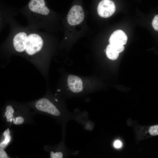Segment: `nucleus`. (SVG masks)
Returning <instances> with one entry per match:
<instances>
[{"label": "nucleus", "mask_w": 158, "mask_h": 158, "mask_svg": "<svg viewBox=\"0 0 158 158\" xmlns=\"http://www.w3.org/2000/svg\"><path fill=\"white\" fill-rule=\"evenodd\" d=\"M14 10L3 12L0 24L8 25V35L0 46L1 65L5 67L13 55L20 56L32 64L47 80L51 54V38L47 32L24 26L18 23Z\"/></svg>", "instance_id": "f257e3e1"}, {"label": "nucleus", "mask_w": 158, "mask_h": 158, "mask_svg": "<svg viewBox=\"0 0 158 158\" xmlns=\"http://www.w3.org/2000/svg\"><path fill=\"white\" fill-rule=\"evenodd\" d=\"M17 12L25 17L29 27L47 32L51 30L53 13L47 6L45 0H30Z\"/></svg>", "instance_id": "f03ea898"}, {"label": "nucleus", "mask_w": 158, "mask_h": 158, "mask_svg": "<svg viewBox=\"0 0 158 158\" xmlns=\"http://www.w3.org/2000/svg\"><path fill=\"white\" fill-rule=\"evenodd\" d=\"M36 108L39 111L47 112L56 116H59L60 113L55 106L48 98H41L35 103Z\"/></svg>", "instance_id": "7ed1b4c3"}, {"label": "nucleus", "mask_w": 158, "mask_h": 158, "mask_svg": "<svg viewBox=\"0 0 158 158\" xmlns=\"http://www.w3.org/2000/svg\"><path fill=\"white\" fill-rule=\"evenodd\" d=\"M84 17V13L82 7L79 5H75L69 11L67 20L69 25H75L80 23Z\"/></svg>", "instance_id": "20e7f679"}, {"label": "nucleus", "mask_w": 158, "mask_h": 158, "mask_svg": "<svg viewBox=\"0 0 158 158\" xmlns=\"http://www.w3.org/2000/svg\"><path fill=\"white\" fill-rule=\"evenodd\" d=\"M115 10V4L111 0H102L99 2L97 7L98 15L100 17L104 18L112 16Z\"/></svg>", "instance_id": "39448f33"}, {"label": "nucleus", "mask_w": 158, "mask_h": 158, "mask_svg": "<svg viewBox=\"0 0 158 158\" xmlns=\"http://www.w3.org/2000/svg\"><path fill=\"white\" fill-rule=\"evenodd\" d=\"M128 37L122 30H118L114 31L111 35L109 40L110 44L114 46H121L125 44Z\"/></svg>", "instance_id": "423d86ee"}, {"label": "nucleus", "mask_w": 158, "mask_h": 158, "mask_svg": "<svg viewBox=\"0 0 158 158\" xmlns=\"http://www.w3.org/2000/svg\"><path fill=\"white\" fill-rule=\"evenodd\" d=\"M68 86L72 92L78 93L83 89V82L78 77L73 75H69L67 78Z\"/></svg>", "instance_id": "0eeeda50"}, {"label": "nucleus", "mask_w": 158, "mask_h": 158, "mask_svg": "<svg viewBox=\"0 0 158 158\" xmlns=\"http://www.w3.org/2000/svg\"><path fill=\"white\" fill-rule=\"evenodd\" d=\"M124 49L123 45L115 46L110 44L106 48V54L109 59L112 60H115L118 58L119 53L122 52Z\"/></svg>", "instance_id": "6e6552de"}, {"label": "nucleus", "mask_w": 158, "mask_h": 158, "mask_svg": "<svg viewBox=\"0 0 158 158\" xmlns=\"http://www.w3.org/2000/svg\"><path fill=\"white\" fill-rule=\"evenodd\" d=\"M10 134V132L9 129H8L4 132L3 135L4 137V139L0 143V147H5L9 142L11 138Z\"/></svg>", "instance_id": "1a4fd4ad"}, {"label": "nucleus", "mask_w": 158, "mask_h": 158, "mask_svg": "<svg viewBox=\"0 0 158 158\" xmlns=\"http://www.w3.org/2000/svg\"><path fill=\"white\" fill-rule=\"evenodd\" d=\"M149 132L152 135H158V125L150 126L149 129Z\"/></svg>", "instance_id": "9d476101"}, {"label": "nucleus", "mask_w": 158, "mask_h": 158, "mask_svg": "<svg viewBox=\"0 0 158 158\" xmlns=\"http://www.w3.org/2000/svg\"><path fill=\"white\" fill-rule=\"evenodd\" d=\"M152 24L154 29L155 30L158 31V15H156L154 17Z\"/></svg>", "instance_id": "9b49d317"}, {"label": "nucleus", "mask_w": 158, "mask_h": 158, "mask_svg": "<svg viewBox=\"0 0 158 158\" xmlns=\"http://www.w3.org/2000/svg\"><path fill=\"white\" fill-rule=\"evenodd\" d=\"M0 158H9L2 148L0 147Z\"/></svg>", "instance_id": "f8f14e48"}, {"label": "nucleus", "mask_w": 158, "mask_h": 158, "mask_svg": "<svg viewBox=\"0 0 158 158\" xmlns=\"http://www.w3.org/2000/svg\"><path fill=\"white\" fill-rule=\"evenodd\" d=\"M114 146L116 148H120L122 146V142L119 140H116L114 143Z\"/></svg>", "instance_id": "ddd939ff"}, {"label": "nucleus", "mask_w": 158, "mask_h": 158, "mask_svg": "<svg viewBox=\"0 0 158 158\" xmlns=\"http://www.w3.org/2000/svg\"><path fill=\"white\" fill-rule=\"evenodd\" d=\"M63 154L62 152H56L54 153L52 158H62L63 157Z\"/></svg>", "instance_id": "4468645a"}, {"label": "nucleus", "mask_w": 158, "mask_h": 158, "mask_svg": "<svg viewBox=\"0 0 158 158\" xmlns=\"http://www.w3.org/2000/svg\"><path fill=\"white\" fill-rule=\"evenodd\" d=\"M54 154V153L53 151H51L50 152V156H51V158H52Z\"/></svg>", "instance_id": "2eb2a0df"}]
</instances>
